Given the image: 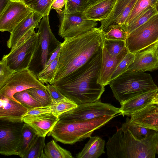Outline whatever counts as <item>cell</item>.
I'll list each match as a JSON object with an SVG mask.
<instances>
[{
	"mask_svg": "<svg viewBox=\"0 0 158 158\" xmlns=\"http://www.w3.org/2000/svg\"><path fill=\"white\" fill-rule=\"evenodd\" d=\"M157 93H158V90H157Z\"/></svg>",
	"mask_w": 158,
	"mask_h": 158,
	"instance_id": "50",
	"label": "cell"
},
{
	"mask_svg": "<svg viewBox=\"0 0 158 158\" xmlns=\"http://www.w3.org/2000/svg\"><path fill=\"white\" fill-rule=\"evenodd\" d=\"M73 157L69 151L61 147L53 139L45 144L44 149V158Z\"/></svg>",
	"mask_w": 158,
	"mask_h": 158,
	"instance_id": "24",
	"label": "cell"
},
{
	"mask_svg": "<svg viewBox=\"0 0 158 158\" xmlns=\"http://www.w3.org/2000/svg\"><path fill=\"white\" fill-rule=\"evenodd\" d=\"M59 119V117L52 113L23 118L24 123L32 127L38 135L43 137H46L51 131Z\"/></svg>",
	"mask_w": 158,
	"mask_h": 158,
	"instance_id": "19",
	"label": "cell"
},
{
	"mask_svg": "<svg viewBox=\"0 0 158 158\" xmlns=\"http://www.w3.org/2000/svg\"><path fill=\"white\" fill-rule=\"evenodd\" d=\"M11 0H0V15L3 12Z\"/></svg>",
	"mask_w": 158,
	"mask_h": 158,
	"instance_id": "44",
	"label": "cell"
},
{
	"mask_svg": "<svg viewBox=\"0 0 158 158\" xmlns=\"http://www.w3.org/2000/svg\"><path fill=\"white\" fill-rule=\"evenodd\" d=\"M16 72L10 68L6 59L3 57L0 61V89L6 84Z\"/></svg>",
	"mask_w": 158,
	"mask_h": 158,
	"instance_id": "36",
	"label": "cell"
},
{
	"mask_svg": "<svg viewBox=\"0 0 158 158\" xmlns=\"http://www.w3.org/2000/svg\"><path fill=\"white\" fill-rule=\"evenodd\" d=\"M52 110L51 106L45 107L42 106L33 108L29 109L24 117L31 116L43 113H51Z\"/></svg>",
	"mask_w": 158,
	"mask_h": 158,
	"instance_id": "41",
	"label": "cell"
},
{
	"mask_svg": "<svg viewBox=\"0 0 158 158\" xmlns=\"http://www.w3.org/2000/svg\"><path fill=\"white\" fill-rule=\"evenodd\" d=\"M46 84V89L52 100V104L60 102L68 99L53 85L48 83Z\"/></svg>",
	"mask_w": 158,
	"mask_h": 158,
	"instance_id": "40",
	"label": "cell"
},
{
	"mask_svg": "<svg viewBox=\"0 0 158 158\" xmlns=\"http://www.w3.org/2000/svg\"><path fill=\"white\" fill-rule=\"evenodd\" d=\"M60 23L58 34L64 39L75 37L96 27L97 21L87 19L83 12L59 14Z\"/></svg>",
	"mask_w": 158,
	"mask_h": 158,
	"instance_id": "11",
	"label": "cell"
},
{
	"mask_svg": "<svg viewBox=\"0 0 158 158\" xmlns=\"http://www.w3.org/2000/svg\"><path fill=\"white\" fill-rule=\"evenodd\" d=\"M32 11L21 0H11L0 15V31L11 32Z\"/></svg>",
	"mask_w": 158,
	"mask_h": 158,
	"instance_id": "13",
	"label": "cell"
},
{
	"mask_svg": "<svg viewBox=\"0 0 158 158\" xmlns=\"http://www.w3.org/2000/svg\"><path fill=\"white\" fill-rule=\"evenodd\" d=\"M128 52L126 47L117 56H112L108 53L103 45L100 68L98 80V83L104 87L109 84L114 71Z\"/></svg>",
	"mask_w": 158,
	"mask_h": 158,
	"instance_id": "16",
	"label": "cell"
},
{
	"mask_svg": "<svg viewBox=\"0 0 158 158\" xmlns=\"http://www.w3.org/2000/svg\"><path fill=\"white\" fill-rule=\"evenodd\" d=\"M155 7L157 13H158V0H157L155 5Z\"/></svg>",
	"mask_w": 158,
	"mask_h": 158,
	"instance_id": "48",
	"label": "cell"
},
{
	"mask_svg": "<svg viewBox=\"0 0 158 158\" xmlns=\"http://www.w3.org/2000/svg\"><path fill=\"white\" fill-rule=\"evenodd\" d=\"M65 0H54L51 9H55L59 14L63 11V8L65 6Z\"/></svg>",
	"mask_w": 158,
	"mask_h": 158,
	"instance_id": "42",
	"label": "cell"
},
{
	"mask_svg": "<svg viewBox=\"0 0 158 158\" xmlns=\"http://www.w3.org/2000/svg\"><path fill=\"white\" fill-rule=\"evenodd\" d=\"M103 37L106 39L125 41L127 33L121 27H113L106 32L102 31Z\"/></svg>",
	"mask_w": 158,
	"mask_h": 158,
	"instance_id": "38",
	"label": "cell"
},
{
	"mask_svg": "<svg viewBox=\"0 0 158 158\" xmlns=\"http://www.w3.org/2000/svg\"><path fill=\"white\" fill-rule=\"evenodd\" d=\"M137 0H116L111 13L101 21L99 27L104 32L112 28L121 27L125 23Z\"/></svg>",
	"mask_w": 158,
	"mask_h": 158,
	"instance_id": "14",
	"label": "cell"
},
{
	"mask_svg": "<svg viewBox=\"0 0 158 158\" xmlns=\"http://www.w3.org/2000/svg\"><path fill=\"white\" fill-rule=\"evenodd\" d=\"M120 115L119 108L100 101L78 105L62 114L59 118L74 120H85L107 115Z\"/></svg>",
	"mask_w": 158,
	"mask_h": 158,
	"instance_id": "9",
	"label": "cell"
},
{
	"mask_svg": "<svg viewBox=\"0 0 158 158\" xmlns=\"http://www.w3.org/2000/svg\"><path fill=\"white\" fill-rule=\"evenodd\" d=\"M33 11L43 17L49 16L54 0H21Z\"/></svg>",
	"mask_w": 158,
	"mask_h": 158,
	"instance_id": "26",
	"label": "cell"
},
{
	"mask_svg": "<svg viewBox=\"0 0 158 158\" xmlns=\"http://www.w3.org/2000/svg\"><path fill=\"white\" fill-rule=\"evenodd\" d=\"M101 58L102 51L78 70L52 85L78 105L100 101L105 89L98 82Z\"/></svg>",
	"mask_w": 158,
	"mask_h": 158,
	"instance_id": "2",
	"label": "cell"
},
{
	"mask_svg": "<svg viewBox=\"0 0 158 158\" xmlns=\"http://www.w3.org/2000/svg\"><path fill=\"white\" fill-rule=\"evenodd\" d=\"M156 52L158 56V40L156 42Z\"/></svg>",
	"mask_w": 158,
	"mask_h": 158,
	"instance_id": "47",
	"label": "cell"
},
{
	"mask_svg": "<svg viewBox=\"0 0 158 158\" xmlns=\"http://www.w3.org/2000/svg\"><path fill=\"white\" fill-rule=\"evenodd\" d=\"M38 41L37 33L35 32L24 41L17 42L8 54L4 55L3 57L10 68L16 72L28 69Z\"/></svg>",
	"mask_w": 158,
	"mask_h": 158,
	"instance_id": "8",
	"label": "cell"
},
{
	"mask_svg": "<svg viewBox=\"0 0 158 158\" xmlns=\"http://www.w3.org/2000/svg\"><path fill=\"white\" fill-rule=\"evenodd\" d=\"M43 16L36 12L32 11L10 33L7 46L12 48L25 34L33 27L38 28L39 23Z\"/></svg>",
	"mask_w": 158,
	"mask_h": 158,
	"instance_id": "20",
	"label": "cell"
},
{
	"mask_svg": "<svg viewBox=\"0 0 158 158\" xmlns=\"http://www.w3.org/2000/svg\"><path fill=\"white\" fill-rule=\"evenodd\" d=\"M102 33L96 27L77 36L64 39L53 83L77 71L101 52Z\"/></svg>",
	"mask_w": 158,
	"mask_h": 158,
	"instance_id": "1",
	"label": "cell"
},
{
	"mask_svg": "<svg viewBox=\"0 0 158 158\" xmlns=\"http://www.w3.org/2000/svg\"><path fill=\"white\" fill-rule=\"evenodd\" d=\"M158 69V56L156 42L135 53L133 62L126 71H152Z\"/></svg>",
	"mask_w": 158,
	"mask_h": 158,
	"instance_id": "15",
	"label": "cell"
},
{
	"mask_svg": "<svg viewBox=\"0 0 158 158\" xmlns=\"http://www.w3.org/2000/svg\"><path fill=\"white\" fill-rule=\"evenodd\" d=\"M158 89L146 92L126 101L119 108L120 115L130 117L134 112L152 103V100Z\"/></svg>",
	"mask_w": 158,
	"mask_h": 158,
	"instance_id": "21",
	"label": "cell"
},
{
	"mask_svg": "<svg viewBox=\"0 0 158 158\" xmlns=\"http://www.w3.org/2000/svg\"><path fill=\"white\" fill-rule=\"evenodd\" d=\"M127 118L126 122L158 131V106L150 104Z\"/></svg>",
	"mask_w": 158,
	"mask_h": 158,
	"instance_id": "18",
	"label": "cell"
},
{
	"mask_svg": "<svg viewBox=\"0 0 158 158\" xmlns=\"http://www.w3.org/2000/svg\"><path fill=\"white\" fill-rule=\"evenodd\" d=\"M45 138L37 135L23 158H44Z\"/></svg>",
	"mask_w": 158,
	"mask_h": 158,
	"instance_id": "27",
	"label": "cell"
},
{
	"mask_svg": "<svg viewBox=\"0 0 158 158\" xmlns=\"http://www.w3.org/2000/svg\"><path fill=\"white\" fill-rule=\"evenodd\" d=\"M103 46L111 56H117L126 47L125 41L108 40L103 37Z\"/></svg>",
	"mask_w": 158,
	"mask_h": 158,
	"instance_id": "33",
	"label": "cell"
},
{
	"mask_svg": "<svg viewBox=\"0 0 158 158\" xmlns=\"http://www.w3.org/2000/svg\"><path fill=\"white\" fill-rule=\"evenodd\" d=\"M158 40V13L133 31L125 41L129 51L135 54Z\"/></svg>",
	"mask_w": 158,
	"mask_h": 158,
	"instance_id": "7",
	"label": "cell"
},
{
	"mask_svg": "<svg viewBox=\"0 0 158 158\" xmlns=\"http://www.w3.org/2000/svg\"><path fill=\"white\" fill-rule=\"evenodd\" d=\"M109 85L120 104L134 96L158 88L150 74L140 71H126L111 81Z\"/></svg>",
	"mask_w": 158,
	"mask_h": 158,
	"instance_id": "5",
	"label": "cell"
},
{
	"mask_svg": "<svg viewBox=\"0 0 158 158\" xmlns=\"http://www.w3.org/2000/svg\"><path fill=\"white\" fill-rule=\"evenodd\" d=\"M59 55L49 65L36 74L38 80L43 84H44L49 83L52 84L53 83L57 69Z\"/></svg>",
	"mask_w": 158,
	"mask_h": 158,
	"instance_id": "28",
	"label": "cell"
},
{
	"mask_svg": "<svg viewBox=\"0 0 158 158\" xmlns=\"http://www.w3.org/2000/svg\"><path fill=\"white\" fill-rule=\"evenodd\" d=\"M118 115H107L85 120L60 118L48 135L56 141L73 144L89 138L93 132Z\"/></svg>",
	"mask_w": 158,
	"mask_h": 158,
	"instance_id": "4",
	"label": "cell"
},
{
	"mask_svg": "<svg viewBox=\"0 0 158 158\" xmlns=\"http://www.w3.org/2000/svg\"><path fill=\"white\" fill-rule=\"evenodd\" d=\"M22 135L23 142L19 156L23 158L38 135L32 127L25 123L22 129Z\"/></svg>",
	"mask_w": 158,
	"mask_h": 158,
	"instance_id": "29",
	"label": "cell"
},
{
	"mask_svg": "<svg viewBox=\"0 0 158 158\" xmlns=\"http://www.w3.org/2000/svg\"><path fill=\"white\" fill-rule=\"evenodd\" d=\"M37 33L38 43L28 68L36 75L44 69L52 53L61 43L51 30L49 16L43 17Z\"/></svg>",
	"mask_w": 158,
	"mask_h": 158,
	"instance_id": "6",
	"label": "cell"
},
{
	"mask_svg": "<svg viewBox=\"0 0 158 158\" xmlns=\"http://www.w3.org/2000/svg\"><path fill=\"white\" fill-rule=\"evenodd\" d=\"M157 13L155 6L152 7L150 6L139 15L130 24L123 29L128 35L145 23L152 16Z\"/></svg>",
	"mask_w": 158,
	"mask_h": 158,
	"instance_id": "25",
	"label": "cell"
},
{
	"mask_svg": "<svg viewBox=\"0 0 158 158\" xmlns=\"http://www.w3.org/2000/svg\"><path fill=\"white\" fill-rule=\"evenodd\" d=\"M28 109L19 101L0 94V121L23 122V118Z\"/></svg>",
	"mask_w": 158,
	"mask_h": 158,
	"instance_id": "17",
	"label": "cell"
},
{
	"mask_svg": "<svg viewBox=\"0 0 158 158\" xmlns=\"http://www.w3.org/2000/svg\"><path fill=\"white\" fill-rule=\"evenodd\" d=\"M152 103L158 106V93L157 92L155 95L152 100Z\"/></svg>",
	"mask_w": 158,
	"mask_h": 158,
	"instance_id": "45",
	"label": "cell"
},
{
	"mask_svg": "<svg viewBox=\"0 0 158 158\" xmlns=\"http://www.w3.org/2000/svg\"><path fill=\"white\" fill-rule=\"evenodd\" d=\"M31 88L46 89V85L38 80L36 75L27 69L15 73L0 89V94L17 101L13 96L15 93Z\"/></svg>",
	"mask_w": 158,
	"mask_h": 158,
	"instance_id": "12",
	"label": "cell"
},
{
	"mask_svg": "<svg viewBox=\"0 0 158 158\" xmlns=\"http://www.w3.org/2000/svg\"><path fill=\"white\" fill-rule=\"evenodd\" d=\"M157 0H150V6L152 7L155 6Z\"/></svg>",
	"mask_w": 158,
	"mask_h": 158,
	"instance_id": "46",
	"label": "cell"
},
{
	"mask_svg": "<svg viewBox=\"0 0 158 158\" xmlns=\"http://www.w3.org/2000/svg\"><path fill=\"white\" fill-rule=\"evenodd\" d=\"M150 6V0H137L125 23L121 27L123 28L128 25Z\"/></svg>",
	"mask_w": 158,
	"mask_h": 158,
	"instance_id": "35",
	"label": "cell"
},
{
	"mask_svg": "<svg viewBox=\"0 0 158 158\" xmlns=\"http://www.w3.org/2000/svg\"><path fill=\"white\" fill-rule=\"evenodd\" d=\"M65 2L64 14L83 12L90 3L89 0H65Z\"/></svg>",
	"mask_w": 158,
	"mask_h": 158,
	"instance_id": "30",
	"label": "cell"
},
{
	"mask_svg": "<svg viewBox=\"0 0 158 158\" xmlns=\"http://www.w3.org/2000/svg\"><path fill=\"white\" fill-rule=\"evenodd\" d=\"M51 113L59 118L63 114L77 107L78 105L67 99L51 105Z\"/></svg>",
	"mask_w": 158,
	"mask_h": 158,
	"instance_id": "34",
	"label": "cell"
},
{
	"mask_svg": "<svg viewBox=\"0 0 158 158\" xmlns=\"http://www.w3.org/2000/svg\"><path fill=\"white\" fill-rule=\"evenodd\" d=\"M81 151L76 154L78 158H98L105 153V141L98 136H91Z\"/></svg>",
	"mask_w": 158,
	"mask_h": 158,
	"instance_id": "23",
	"label": "cell"
},
{
	"mask_svg": "<svg viewBox=\"0 0 158 158\" xmlns=\"http://www.w3.org/2000/svg\"><path fill=\"white\" fill-rule=\"evenodd\" d=\"M62 45V42L53 51L48 59L45 67L49 65L59 55Z\"/></svg>",
	"mask_w": 158,
	"mask_h": 158,
	"instance_id": "43",
	"label": "cell"
},
{
	"mask_svg": "<svg viewBox=\"0 0 158 158\" xmlns=\"http://www.w3.org/2000/svg\"><path fill=\"white\" fill-rule=\"evenodd\" d=\"M135 57V54L129 51L117 66L111 78L110 81L126 71L133 62Z\"/></svg>",
	"mask_w": 158,
	"mask_h": 158,
	"instance_id": "37",
	"label": "cell"
},
{
	"mask_svg": "<svg viewBox=\"0 0 158 158\" xmlns=\"http://www.w3.org/2000/svg\"><path fill=\"white\" fill-rule=\"evenodd\" d=\"M24 122L0 121V153L3 155L19 156L22 142Z\"/></svg>",
	"mask_w": 158,
	"mask_h": 158,
	"instance_id": "10",
	"label": "cell"
},
{
	"mask_svg": "<svg viewBox=\"0 0 158 158\" xmlns=\"http://www.w3.org/2000/svg\"><path fill=\"white\" fill-rule=\"evenodd\" d=\"M122 126L128 128L134 136L139 139L148 136L153 131L148 128L129 123L126 121L122 124Z\"/></svg>",
	"mask_w": 158,
	"mask_h": 158,
	"instance_id": "39",
	"label": "cell"
},
{
	"mask_svg": "<svg viewBox=\"0 0 158 158\" xmlns=\"http://www.w3.org/2000/svg\"><path fill=\"white\" fill-rule=\"evenodd\" d=\"M158 143V131L153 130L148 136L139 139L122 126L109 138L107 154L109 158H155Z\"/></svg>",
	"mask_w": 158,
	"mask_h": 158,
	"instance_id": "3",
	"label": "cell"
},
{
	"mask_svg": "<svg viewBox=\"0 0 158 158\" xmlns=\"http://www.w3.org/2000/svg\"><path fill=\"white\" fill-rule=\"evenodd\" d=\"M156 153L158 155V143L156 146Z\"/></svg>",
	"mask_w": 158,
	"mask_h": 158,
	"instance_id": "49",
	"label": "cell"
},
{
	"mask_svg": "<svg viewBox=\"0 0 158 158\" xmlns=\"http://www.w3.org/2000/svg\"><path fill=\"white\" fill-rule=\"evenodd\" d=\"M14 98L28 109L42 107L40 103L35 99L27 90L15 93Z\"/></svg>",
	"mask_w": 158,
	"mask_h": 158,
	"instance_id": "31",
	"label": "cell"
},
{
	"mask_svg": "<svg viewBox=\"0 0 158 158\" xmlns=\"http://www.w3.org/2000/svg\"><path fill=\"white\" fill-rule=\"evenodd\" d=\"M29 93L40 102L42 106H51L52 101L46 89L31 88L27 89Z\"/></svg>",
	"mask_w": 158,
	"mask_h": 158,
	"instance_id": "32",
	"label": "cell"
},
{
	"mask_svg": "<svg viewBox=\"0 0 158 158\" xmlns=\"http://www.w3.org/2000/svg\"><path fill=\"white\" fill-rule=\"evenodd\" d=\"M116 0H97L91 2L83 13L88 19L101 22L107 19Z\"/></svg>",
	"mask_w": 158,
	"mask_h": 158,
	"instance_id": "22",
	"label": "cell"
}]
</instances>
